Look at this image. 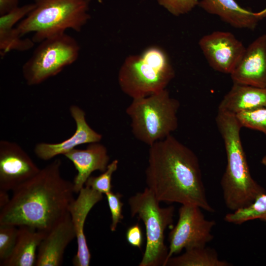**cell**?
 Here are the masks:
<instances>
[{
    "label": "cell",
    "instance_id": "9a60e30c",
    "mask_svg": "<svg viewBox=\"0 0 266 266\" xmlns=\"http://www.w3.org/2000/svg\"><path fill=\"white\" fill-rule=\"evenodd\" d=\"M76 237L70 215L67 214L46 234L37 249L36 266H59L65 250Z\"/></svg>",
    "mask_w": 266,
    "mask_h": 266
},
{
    "label": "cell",
    "instance_id": "f1b7e54d",
    "mask_svg": "<svg viewBox=\"0 0 266 266\" xmlns=\"http://www.w3.org/2000/svg\"><path fill=\"white\" fill-rule=\"evenodd\" d=\"M19 0H0V15L8 13L19 6Z\"/></svg>",
    "mask_w": 266,
    "mask_h": 266
},
{
    "label": "cell",
    "instance_id": "d4e9b609",
    "mask_svg": "<svg viewBox=\"0 0 266 266\" xmlns=\"http://www.w3.org/2000/svg\"><path fill=\"white\" fill-rule=\"evenodd\" d=\"M18 227L0 224V264L10 254L14 246Z\"/></svg>",
    "mask_w": 266,
    "mask_h": 266
},
{
    "label": "cell",
    "instance_id": "7402d4cb",
    "mask_svg": "<svg viewBox=\"0 0 266 266\" xmlns=\"http://www.w3.org/2000/svg\"><path fill=\"white\" fill-rule=\"evenodd\" d=\"M254 220L266 222V193L258 196L249 206L229 213L224 217L226 222L235 225Z\"/></svg>",
    "mask_w": 266,
    "mask_h": 266
},
{
    "label": "cell",
    "instance_id": "6da1fadb",
    "mask_svg": "<svg viewBox=\"0 0 266 266\" xmlns=\"http://www.w3.org/2000/svg\"><path fill=\"white\" fill-rule=\"evenodd\" d=\"M147 187L160 201L198 206L213 213L195 153L172 134L149 146Z\"/></svg>",
    "mask_w": 266,
    "mask_h": 266
},
{
    "label": "cell",
    "instance_id": "7a4b0ae2",
    "mask_svg": "<svg viewBox=\"0 0 266 266\" xmlns=\"http://www.w3.org/2000/svg\"><path fill=\"white\" fill-rule=\"evenodd\" d=\"M56 159L14 189L0 209V224L28 226L47 233L68 212L74 199L73 182L61 173Z\"/></svg>",
    "mask_w": 266,
    "mask_h": 266
},
{
    "label": "cell",
    "instance_id": "4fadbf2b",
    "mask_svg": "<svg viewBox=\"0 0 266 266\" xmlns=\"http://www.w3.org/2000/svg\"><path fill=\"white\" fill-rule=\"evenodd\" d=\"M78 194L77 199L73 200L68 208L77 244L76 254L72 263L75 266H89L91 255L84 233L85 223L89 212L102 199L103 194L85 186Z\"/></svg>",
    "mask_w": 266,
    "mask_h": 266
},
{
    "label": "cell",
    "instance_id": "44dd1931",
    "mask_svg": "<svg viewBox=\"0 0 266 266\" xmlns=\"http://www.w3.org/2000/svg\"><path fill=\"white\" fill-rule=\"evenodd\" d=\"M231 264L220 260L216 251L206 246L185 250L178 256H172L166 266H230Z\"/></svg>",
    "mask_w": 266,
    "mask_h": 266
},
{
    "label": "cell",
    "instance_id": "30bf717a",
    "mask_svg": "<svg viewBox=\"0 0 266 266\" xmlns=\"http://www.w3.org/2000/svg\"><path fill=\"white\" fill-rule=\"evenodd\" d=\"M199 45L211 68L230 75L240 63L246 49L232 33L224 31H215L204 35Z\"/></svg>",
    "mask_w": 266,
    "mask_h": 266
},
{
    "label": "cell",
    "instance_id": "9c48e42d",
    "mask_svg": "<svg viewBox=\"0 0 266 266\" xmlns=\"http://www.w3.org/2000/svg\"><path fill=\"white\" fill-rule=\"evenodd\" d=\"M201 209L190 204L182 205L179 208L177 223L168 235L167 261L183 249L205 246L213 239L211 232L216 222L206 219Z\"/></svg>",
    "mask_w": 266,
    "mask_h": 266
},
{
    "label": "cell",
    "instance_id": "7c38bea8",
    "mask_svg": "<svg viewBox=\"0 0 266 266\" xmlns=\"http://www.w3.org/2000/svg\"><path fill=\"white\" fill-rule=\"evenodd\" d=\"M69 112L75 123V132L70 137L60 142H40L36 144L34 152L39 159L44 161L51 160L57 156L65 154L79 145L100 142L102 139V135L88 124L86 114L82 108L72 105L69 107Z\"/></svg>",
    "mask_w": 266,
    "mask_h": 266
},
{
    "label": "cell",
    "instance_id": "277c9868",
    "mask_svg": "<svg viewBox=\"0 0 266 266\" xmlns=\"http://www.w3.org/2000/svg\"><path fill=\"white\" fill-rule=\"evenodd\" d=\"M90 0H34V8L16 28L21 36L33 33L34 43L68 29L80 32L90 18Z\"/></svg>",
    "mask_w": 266,
    "mask_h": 266
},
{
    "label": "cell",
    "instance_id": "f546056e",
    "mask_svg": "<svg viewBox=\"0 0 266 266\" xmlns=\"http://www.w3.org/2000/svg\"><path fill=\"white\" fill-rule=\"evenodd\" d=\"M10 197L7 194V191L0 190V208L2 209L8 202Z\"/></svg>",
    "mask_w": 266,
    "mask_h": 266
},
{
    "label": "cell",
    "instance_id": "52a82bcc",
    "mask_svg": "<svg viewBox=\"0 0 266 266\" xmlns=\"http://www.w3.org/2000/svg\"><path fill=\"white\" fill-rule=\"evenodd\" d=\"M147 187L131 196L128 203L132 217L141 220L145 228V250L139 266H166L168 249L165 243V232L173 221L174 207H162Z\"/></svg>",
    "mask_w": 266,
    "mask_h": 266
},
{
    "label": "cell",
    "instance_id": "8992f818",
    "mask_svg": "<svg viewBox=\"0 0 266 266\" xmlns=\"http://www.w3.org/2000/svg\"><path fill=\"white\" fill-rule=\"evenodd\" d=\"M174 76L166 53L158 46H152L139 55L126 58L119 72L118 83L122 91L133 99L166 89Z\"/></svg>",
    "mask_w": 266,
    "mask_h": 266
},
{
    "label": "cell",
    "instance_id": "2e32d148",
    "mask_svg": "<svg viewBox=\"0 0 266 266\" xmlns=\"http://www.w3.org/2000/svg\"><path fill=\"white\" fill-rule=\"evenodd\" d=\"M64 155L72 163L77 172L72 182L77 194L84 187L93 172L104 171L110 163L107 148L100 142L88 144L84 149L75 148Z\"/></svg>",
    "mask_w": 266,
    "mask_h": 266
},
{
    "label": "cell",
    "instance_id": "603a6c76",
    "mask_svg": "<svg viewBox=\"0 0 266 266\" xmlns=\"http://www.w3.org/2000/svg\"><path fill=\"white\" fill-rule=\"evenodd\" d=\"M118 160H114L108 164L106 169L100 175L96 176L91 175L86 181L85 186L102 194L105 195L111 191L112 177L118 168Z\"/></svg>",
    "mask_w": 266,
    "mask_h": 266
},
{
    "label": "cell",
    "instance_id": "5b68a950",
    "mask_svg": "<svg viewBox=\"0 0 266 266\" xmlns=\"http://www.w3.org/2000/svg\"><path fill=\"white\" fill-rule=\"evenodd\" d=\"M179 107L166 89L133 99L126 109L133 134L149 146L172 134L178 128Z\"/></svg>",
    "mask_w": 266,
    "mask_h": 266
},
{
    "label": "cell",
    "instance_id": "4316f807",
    "mask_svg": "<svg viewBox=\"0 0 266 266\" xmlns=\"http://www.w3.org/2000/svg\"><path fill=\"white\" fill-rule=\"evenodd\" d=\"M160 4L175 16L187 13L196 5L199 0H157Z\"/></svg>",
    "mask_w": 266,
    "mask_h": 266
},
{
    "label": "cell",
    "instance_id": "3957f363",
    "mask_svg": "<svg viewBox=\"0 0 266 266\" xmlns=\"http://www.w3.org/2000/svg\"><path fill=\"white\" fill-rule=\"evenodd\" d=\"M216 123L227 156V166L221 186L225 205L233 212L249 206L266 192L250 173L241 141L242 127L235 115L218 111Z\"/></svg>",
    "mask_w": 266,
    "mask_h": 266
},
{
    "label": "cell",
    "instance_id": "484cf974",
    "mask_svg": "<svg viewBox=\"0 0 266 266\" xmlns=\"http://www.w3.org/2000/svg\"><path fill=\"white\" fill-rule=\"evenodd\" d=\"M105 196L111 215L110 230L115 232L118 223L124 218L122 214L123 203L121 201L122 195L119 193H114L111 191L106 193Z\"/></svg>",
    "mask_w": 266,
    "mask_h": 266
},
{
    "label": "cell",
    "instance_id": "d6986e66",
    "mask_svg": "<svg viewBox=\"0 0 266 266\" xmlns=\"http://www.w3.org/2000/svg\"><path fill=\"white\" fill-rule=\"evenodd\" d=\"M30 3L18 6L0 17V50L3 57L12 50L25 51L34 45V42L29 38L22 39L14 26L25 18L34 7Z\"/></svg>",
    "mask_w": 266,
    "mask_h": 266
},
{
    "label": "cell",
    "instance_id": "8fae6325",
    "mask_svg": "<svg viewBox=\"0 0 266 266\" xmlns=\"http://www.w3.org/2000/svg\"><path fill=\"white\" fill-rule=\"evenodd\" d=\"M40 169L18 143L0 141V190L12 191Z\"/></svg>",
    "mask_w": 266,
    "mask_h": 266
},
{
    "label": "cell",
    "instance_id": "83f0119b",
    "mask_svg": "<svg viewBox=\"0 0 266 266\" xmlns=\"http://www.w3.org/2000/svg\"><path fill=\"white\" fill-rule=\"evenodd\" d=\"M127 242L131 246L140 249L143 243V233L141 227L138 224L130 227L126 233Z\"/></svg>",
    "mask_w": 266,
    "mask_h": 266
},
{
    "label": "cell",
    "instance_id": "ac0fdd59",
    "mask_svg": "<svg viewBox=\"0 0 266 266\" xmlns=\"http://www.w3.org/2000/svg\"><path fill=\"white\" fill-rule=\"evenodd\" d=\"M266 106V88L233 83L218 106V111L236 115Z\"/></svg>",
    "mask_w": 266,
    "mask_h": 266
},
{
    "label": "cell",
    "instance_id": "ba28073f",
    "mask_svg": "<svg viewBox=\"0 0 266 266\" xmlns=\"http://www.w3.org/2000/svg\"><path fill=\"white\" fill-rule=\"evenodd\" d=\"M77 41L65 33L40 42L22 66V74L29 86L40 84L59 73L78 59Z\"/></svg>",
    "mask_w": 266,
    "mask_h": 266
},
{
    "label": "cell",
    "instance_id": "ffe728a7",
    "mask_svg": "<svg viewBox=\"0 0 266 266\" xmlns=\"http://www.w3.org/2000/svg\"><path fill=\"white\" fill-rule=\"evenodd\" d=\"M46 233L28 226L18 227L16 240L12 251L0 265L35 266L37 249Z\"/></svg>",
    "mask_w": 266,
    "mask_h": 266
},
{
    "label": "cell",
    "instance_id": "1f68e13d",
    "mask_svg": "<svg viewBox=\"0 0 266 266\" xmlns=\"http://www.w3.org/2000/svg\"><path fill=\"white\" fill-rule=\"evenodd\" d=\"M261 163L265 166H266V155L264 156L261 160Z\"/></svg>",
    "mask_w": 266,
    "mask_h": 266
},
{
    "label": "cell",
    "instance_id": "5bb4252c",
    "mask_svg": "<svg viewBox=\"0 0 266 266\" xmlns=\"http://www.w3.org/2000/svg\"><path fill=\"white\" fill-rule=\"evenodd\" d=\"M233 83L266 88V34L253 40L230 74Z\"/></svg>",
    "mask_w": 266,
    "mask_h": 266
},
{
    "label": "cell",
    "instance_id": "cb8c5ba5",
    "mask_svg": "<svg viewBox=\"0 0 266 266\" xmlns=\"http://www.w3.org/2000/svg\"><path fill=\"white\" fill-rule=\"evenodd\" d=\"M242 127L260 131L266 135V106L235 115Z\"/></svg>",
    "mask_w": 266,
    "mask_h": 266
},
{
    "label": "cell",
    "instance_id": "4dcf8cb0",
    "mask_svg": "<svg viewBox=\"0 0 266 266\" xmlns=\"http://www.w3.org/2000/svg\"><path fill=\"white\" fill-rule=\"evenodd\" d=\"M257 16L260 18V20H262L264 18H266V7L261 11L256 12Z\"/></svg>",
    "mask_w": 266,
    "mask_h": 266
},
{
    "label": "cell",
    "instance_id": "e0dca14e",
    "mask_svg": "<svg viewBox=\"0 0 266 266\" xmlns=\"http://www.w3.org/2000/svg\"><path fill=\"white\" fill-rule=\"evenodd\" d=\"M198 5L235 28L254 30L261 20L256 12L242 7L235 0H200Z\"/></svg>",
    "mask_w": 266,
    "mask_h": 266
}]
</instances>
